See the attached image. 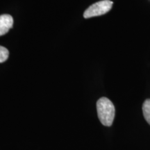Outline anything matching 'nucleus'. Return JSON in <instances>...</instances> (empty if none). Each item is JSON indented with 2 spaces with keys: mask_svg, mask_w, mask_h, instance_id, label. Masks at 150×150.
<instances>
[{
  "mask_svg": "<svg viewBox=\"0 0 150 150\" xmlns=\"http://www.w3.org/2000/svg\"><path fill=\"white\" fill-rule=\"evenodd\" d=\"M97 110L101 123L106 127L111 126L115 117V106L106 97H102L97 102Z\"/></svg>",
  "mask_w": 150,
  "mask_h": 150,
  "instance_id": "1",
  "label": "nucleus"
},
{
  "mask_svg": "<svg viewBox=\"0 0 150 150\" xmlns=\"http://www.w3.org/2000/svg\"><path fill=\"white\" fill-rule=\"evenodd\" d=\"M112 4V1L110 0H102L93 4L85 11L83 17L85 18H91L106 14L111 9Z\"/></svg>",
  "mask_w": 150,
  "mask_h": 150,
  "instance_id": "2",
  "label": "nucleus"
},
{
  "mask_svg": "<svg viewBox=\"0 0 150 150\" xmlns=\"http://www.w3.org/2000/svg\"><path fill=\"white\" fill-rule=\"evenodd\" d=\"M13 19L10 15L0 16V36L6 34L13 27Z\"/></svg>",
  "mask_w": 150,
  "mask_h": 150,
  "instance_id": "3",
  "label": "nucleus"
},
{
  "mask_svg": "<svg viewBox=\"0 0 150 150\" xmlns=\"http://www.w3.org/2000/svg\"><path fill=\"white\" fill-rule=\"evenodd\" d=\"M142 112L146 121L150 125V99H147L145 101L142 105Z\"/></svg>",
  "mask_w": 150,
  "mask_h": 150,
  "instance_id": "4",
  "label": "nucleus"
},
{
  "mask_svg": "<svg viewBox=\"0 0 150 150\" xmlns=\"http://www.w3.org/2000/svg\"><path fill=\"white\" fill-rule=\"evenodd\" d=\"M9 52L4 47L0 46V63H4L8 59Z\"/></svg>",
  "mask_w": 150,
  "mask_h": 150,
  "instance_id": "5",
  "label": "nucleus"
}]
</instances>
